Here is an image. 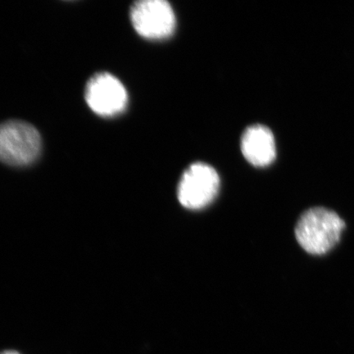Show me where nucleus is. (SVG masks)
Wrapping results in <instances>:
<instances>
[{
  "mask_svg": "<svg viewBox=\"0 0 354 354\" xmlns=\"http://www.w3.org/2000/svg\"><path fill=\"white\" fill-rule=\"evenodd\" d=\"M243 156L256 167H265L276 158L277 149L272 132L268 127L256 125L248 128L241 140Z\"/></svg>",
  "mask_w": 354,
  "mask_h": 354,
  "instance_id": "nucleus-6",
  "label": "nucleus"
},
{
  "mask_svg": "<svg viewBox=\"0 0 354 354\" xmlns=\"http://www.w3.org/2000/svg\"><path fill=\"white\" fill-rule=\"evenodd\" d=\"M86 100L93 112L101 117H113L126 109L128 95L118 78L103 73L95 75L88 82Z\"/></svg>",
  "mask_w": 354,
  "mask_h": 354,
  "instance_id": "nucleus-5",
  "label": "nucleus"
},
{
  "mask_svg": "<svg viewBox=\"0 0 354 354\" xmlns=\"http://www.w3.org/2000/svg\"><path fill=\"white\" fill-rule=\"evenodd\" d=\"M0 354H20L16 351H6V352H3Z\"/></svg>",
  "mask_w": 354,
  "mask_h": 354,
  "instance_id": "nucleus-7",
  "label": "nucleus"
},
{
  "mask_svg": "<svg viewBox=\"0 0 354 354\" xmlns=\"http://www.w3.org/2000/svg\"><path fill=\"white\" fill-rule=\"evenodd\" d=\"M41 138L29 123L8 121L0 124V161L6 165L28 166L39 157Z\"/></svg>",
  "mask_w": 354,
  "mask_h": 354,
  "instance_id": "nucleus-2",
  "label": "nucleus"
},
{
  "mask_svg": "<svg viewBox=\"0 0 354 354\" xmlns=\"http://www.w3.org/2000/svg\"><path fill=\"white\" fill-rule=\"evenodd\" d=\"M219 185V176L214 168L205 163H194L181 176L179 201L187 209H203L214 201Z\"/></svg>",
  "mask_w": 354,
  "mask_h": 354,
  "instance_id": "nucleus-3",
  "label": "nucleus"
},
{
  "mask_svg": "<svg viewBox=\"0 0 354 354\" xmlns=\"http://www.w3.org/2000/svg\"><path fill=\"white\" fill-rule=\"evenodd\" d=\"M131 19L137 33L150 39H165L174 33L176 17L165 0H142L133 4Z\"/></svg>",
  "mask_w": 354,
  "mask_h": 354,
  "instance_id": "nucleus-4",
  "label": "nucleus"
},
{
  "mask_svg": "<svg viewBox=\"0 0 354 354\" xmlns=\"http://www.w3.org/2000/svg\"><path fill=\"white\" fill-rule=\"evenodd\" d=\"M344 227V221L335 212L322 207H312L300 216L295 236L308 254L322 255L339 243Z\"/></svg>",
  "mask_w": 354,
  "mask_h": 354,
  "instance_id": "nucleus-1",
  "label": "nucleus"
}]
</instances>
